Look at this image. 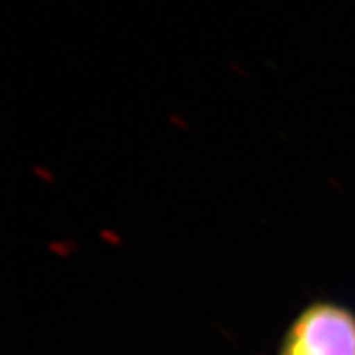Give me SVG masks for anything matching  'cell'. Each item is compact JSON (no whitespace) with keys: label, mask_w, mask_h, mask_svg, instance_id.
<instances>
[{"label":"cell","mask_w":355,"mask_h":355,"mask_svg":"<svg viewBox=\"0 0 355 355\" xmlns=\"http://www.w3.org/2000/svg\"><path fill=\"white\" fill-rule=\"evenodd\" d=\"M278 355H355V314L327 301L309 304L288 327Z\"/></svg>","instance_id":"1"}]
</instances>
